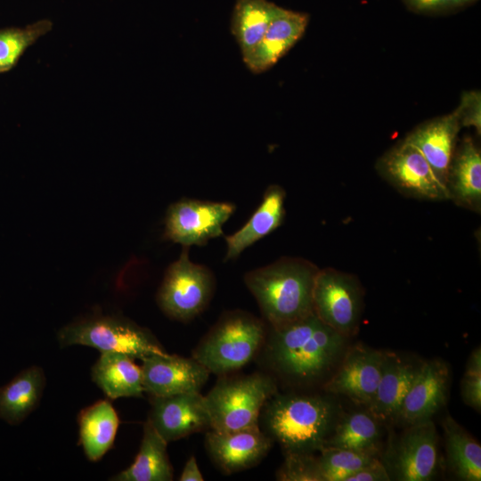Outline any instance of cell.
<instances>
[{"label": "cell", "instance_id": "cell-1", "mask_svg": "<svg viewBox=\"0 0 481 481\" xmlns=\"http://www.w3.org/2000/svg\"><path fill=\"white\" fill-rule=\"evenodd\" d=\"M346 337L314 314L281 327H268L256 360L276 382L307 386L322 379L335 365Z\"/></svg>", "mask_w": 481, "mask_h": 481}, {"label": "cell", "instance_id": "cell-2", "mask_svg": "<svg viewBox=\"0 0 481 481\" xmlns=\"http://www.w3.org/2000/svg\"><path fill=\"white\" fill-rule=\"evenodd\" d=\"M279 390L265 404L259 428L286 452L321 451L338 416L330 395Z\"/></svg>", "mask_w": 481, "mask_h": 481}, {"label": "cell", "instance_id": "cell-3", "mask_svg": "<svg viewBox=\"0 0 481 481\" xmlns=\"http://www.w3.org/2000/svg\"><path fill=\"white\" fill-rule=\"evenodd\" d=\"M319 269L306 258L281 257L245 273L244 283L268 327H281L314 314L313 291Z\"/></svg>", "mask_w": 481, "mask_h": 481}, {"label": "cell", "instance_id": "cell-4", "mask_svg": "<svg viewBox=\"0 0 481 481\" xmlns=\"http://www.w3.org/2000/svg\"><path fill=\"white\" fill-rule=\"evenodd\" d=\"M267 334L262 318L244 310L226 311L194 347L192 356L210 373H233L256 360Z\"/></svg>", "mask_w": 481, "mask_h": 481}, {"label": "cell", "instance_id": "cell-5", "mask_svg": "<svg viewBox=\"0 0 481 481\" xmlns=\"http://www.w3.org/2000/svg\"><path fill=\"white\" fill-rule=\"evenodd\" d=\"M204 395L210 418V429L232 431L259 427L265 404L278 391V383L269 373L219 376Z\"/></svg>", "mask_w": 481, "mask_h": 481}, {"label": "cell", "instance_id": "cell-6", "mask_svg": "<svg viewBox=\"0 0 481 481\" xmlns=\"http://www.w3.org/2000/svg\"><path fill=\"white\" fill-rule=\"evenodd\" d=\"M57 337L62 347L83 345L101 353L118 352L133 358L167 353L149 330L117 316H95L74 322L61 328Z\"/></svg>", "mask_w": 481, "mask_h": 481}, {"label": "cell", "instance_id": "cell-7", "mask_svg": "<svg viewBox=\"0 0 481 481\" xmlns=\"http://www.w3.org/2000/svg\"><path fill=\"white\" fill-rule=\"evenodd\" d=\"M183 247L175 261L167 269L157 294L160 309L170 318L188 322L203 312L212 299L216 281L212 271L189 257Z\"/></svg>", "mask_w": 481, "mask_h": 481}, {"label": "cell", "instance_id": "cell-8", "mask_svg": "<svg viewBox=\"0 0 481 481\" xmlns=\"http://www.w3.org/2000/svg\"><path fill=\"white\" fill-rule=\"evenodd\" d=\"M363 290L358 278L334 268L319 269L313 291L314 314L348 338L358 330Z\"/></svg>", "mask_w": 481, "mask_h": 481}, {"label": "cell", "instance_id": "cell-9", "mask_svg": "<svg viewBox=\"0 0 481 481\" xmlns=\"http://www.w3.org/2000/svg\"><path fill=\"white\" fill-rule=\"evenodd\" d=\"M235 209L228 201L182 198L167 210L164 238L183 247L204 246L224 235L223 225Z\"/></svg>", "mask_w": 481, "mask_h": 481}, {"label": "cell", "instance_id": "cell-10", "mask_svg": "<svg viewBox=\"0 0 481 481\" xmlns=\"http://www.w3.org/2000/svg\"><path fill=\"white\" fill-rule=\"evenodd\" d=\"M397 439L390 443L385 464L391 479L428 481L436 472L438 437L431 420L407 425Z\"/></svg>", "mask_w": 481, "mask_h": 481}, {"label": "cell", "instance_id": "cell-11", "mask_svg": "<svg viewBox=\"0 0 481 481\" xmlns=\"http://www.w3.org/2000/svg\"><path fill=\"white\" fill-rule=\"evenodd\" d=\"M379 171L401 193L420 200L449 199L422 153L406 139L389 151L379 162Z\"/></svg>", "mask_w": 481, "mask_h": 481}, {"label": "cell", "instance_id": "cell-12", "mask_svg": "<svg viewBox=\"0 0 481 481\" xmlns=\"http://www.w3.org/2000/svg\"><path fill=\"white\" fill-rule=\"evenodd\" d=\"M140 360L143 390L151 396L200 391L211 374L192 356L163 353L152 354Z\"/></svg>", "mask_w": 481, "mask_h": 481}, {"label": "cell", "instance_id": "cell-13", "mask_svg": "<svg viewBox=\"0 0 481 481\" xmlns=\"http://www.w3.org/2000/svg\"><path fill=\"white\" fill-rule=\"evenodd\" d=\"M384 356L383 351L354 346L346 353L337 371L323 383L322 390L368 406L381 376Z\"/></svg>", "mask_w": 481, "mask_h": 481}, {"label": "cell", "instance_id": "cell-14", "mask_svg": "<svg viewBox=\"0 0 481 481\" xmlns=\"http://www.w3.org/2000/svg\"><path fill=\"white\" fill-rule=\"evenodd\" d=\"M148 420L167 443L210 429V418L200 391L151 396Z\"/></svg>", "mask_w": 481, "mask_h": 481}, {"label": "cell", "instance_id": "cell-15", "mask_svg": "<svg viewBox=\"0 0 481 481\" xmlns=\"http://www.w3.org/2000/svg\"><path fill=\"white\" fill-rule=\"evenodd\" d=\"M273 441L259 427L232 431H206L205 447L224 475L257 465L270 452Z\"/></svg>", "mask_w": 481, "mask_h": 481}, {"label": "cell", "instance_id": "cell-16", "mask_svg": "<svg viewBox=\"0 0 481 481\" xmlns=\"http://www.w3.org/2000/svg\"><path fill=\"white\" fill-rule=\"evenodd\" d=\"M449 385L450 371L445 362L432 359L421 363L404 398L396 420L411 425L431 420L444 406Z\"/></svg>", "mask_w": 481, "mask_h": 481}, {"label": "cell", "instance_id": "cell-17", "mask_svg": "<svg viewBox=\"0 0 481 481\" xmlns=\"http://www.w3.org/2000/svg\"><path fill=\"white\" fill-rule=\"evenodd\" d=\"M308 21V14L275 4L263 38L244 61L248 69L255 75L270 69L302 37Z\"/></svg>", "mask_w": 481, "mask_h": 481}, {"label": "cell", "instance_id": "cell-18", "mask_svg": "<svg viewBox=\"0 0 481 481\" xmlns=\"http://www.w3.org/2000/svg\"><path fill=\"white\" fill-rule=\"evenodd\" d=\"M285 190L278 184L269 185L257 208L247 223L235 232L224 236V261L237 258L247 248L281 226L285 217Z\"/></svg>", "mask_w": 481, "mask_h": 481}, {"label": "cell", "instance_id": "cell-19", "mask_svg": "<svg viewBox=\"0 0 481 481\" xmlns=\"http://www.w3.org/2000/svg\"><path fill=\"white\" fill-rule=\"evenodd\" d=\"M460 128L454 110L420 126L406 138L422 153L445 187Z\"/></svg>", "mask_w": 481, "mask_h": 481}, {"label": "cell", "instance_id": "cell-20", "mask_svg": "<svg viewBox=\"0 0 481 481\" xmlns=\"http://www.w3.org/2000/svg\"><path fill=\"white\" fill-rule=\"evenodd\" d=\"M418 367L394 353L385 352L381 376L367 410L380 422L396 420Z\"/></svg>", "mask_w": 481, "mask_h": 481}, {"label": "cell", "instance_id": "cell-21", "mask_svg": "<svg viewBox=\"0 0 481 481\" xmlns=\"http://www.w3.org/2000/svg\"><path fill=\"white\" fill-rule=\"evenodd\" d=\"M446 188L456 205L480 212L481 153L470 137L464 138L454 151Z\"/></svg>", "mask_w": 481, "mask_h": 481}, {"label": "cell", "instance_id": "cell-22", "mask_svg": "<svg viewBox=\"0 0 481 481\" xmlns=\"http://www.w3.org/2000/svg\"><path fill=\"white\" fill-rule=\"evenodd\" d=\"M134 359L118 352L101 353L92 367L91 376L108 398L143 396L142 369Z\"/></svg>", "mask_w": 481, "mask_h": 481}, {"label": "cell", "instance_id": "cell-23", "mask_svg": "<svg viewBox=\"0 0 481 481\" xmlns=\"http://www.w3.org/2000/svg\"><path fill=\"white\" fill-rule=\"evenodd\" d=\"M45 386V376L39 366L21 371L0 387V419L11 425L23 421L38 405Z\"/></svg>", "mask_w": 481, "mask_h": 481}, {"label": "cell", "instance_id": "cell-24", "mask_svg": "<svg viewBox=\"0 0 481 481\" xmlns=\"http://www.w3.org/2000/svg\"><path fill=\"white\" fill-rule=\"evenodd\" d=\"M167 442L147 419L143 438L134 462L110 480L114 481H171L174 470L167 452Z\"/></svg>", "mask_w": 481, "mask_h": 481}, {"label": "cell", "instance_id": "cell-25", "mask_svg": "<svg viewBox=\"0 0 481 481\" xmlns=\"http://www.w3.org/2000/svg\"><path fill=\"white\" fill-rule=\"evenodd\" d=\"M79 443L86 458L97 461L112 447L119 425L109 400H100L83 409L77 418Z\"/></svg>", "mask_w": 481, "mask_h": 481}, {"label": "cell", "instance_id": "cell-26", "mask_svg": "<svg viewBox=\"0 0 481 481\" xmlns=\"http://www.w3.org/2000/svg\"><path fill=\"white\" fill-rule=\"evenodd\" d=\"M382 422L368 410L338 416L324 447L379 452Z\"/></svg>", "mask_w": 481, "mask_h": 481}, {"label": "cell", "instance_id": "cell-27", "mask_svg": "<svg viewBox=\"0 0 481 481\" xmlns=\"http://www.w3.org/2000/svg\"><path fill=\"white\" fill-rule=\"evenodd\" d=\"M275 4L268 0H236L231 19V31L243 61L256 50L272 18Z\"/></svg>", "mask_w": 481, "mask_h": 481}, {"label": "cell", "instance_id": "cell-28", "mask_svg": "<svg viewBox=\"0 0 481 481\" xmlns=\"http://www.w3.org/2000/svg\"><path fill=\"white\" fill-rule=\"evenodd\" d=\"M445 452L454 475L464 481L481 480V446L451 415L443 420Z\"/></svg>", "mask_w": 481, "mask_h": 481}, {"label": "cell", "instance_id": "cell-29", "mask_svg": "<svg viewBox=\"0 0 481 481\" xmlns=\"http://www.w3.org/2000/svg\"><path fill=\"white\" fill-rule=\"evenodd\" d=\"M317 456L322 481H346L363 467L379 458V452L323 447Z\"/></svg>", "mask_w": 481, "mask_h": 481}, {"label": "cell", "instance_id": "cell-30", "mask_svg": "<svg viewBox=\"0 0 481 481\" xmlns=\"http://www.w3.org/2000/svg\"><path fill=\"white\" fill-rule=\"evenodd\" d=\"M53 28L49 20H40L25 28L0 30V73L12 69L25 51Z\"/></svg>", "mask_w": 481, "mask_h": 481}, {"label": "cell", "instance_id": "cell-31", "mask_svg": "<svg viewBox=\"0 0 481 481\" xmlns=\"http://www.w3.org/2000/svg\"><path fill=\"white\" fill-rule=\"evenodd\" d=\"M275 477L281 481H322L314 453L286 452Z\"/></svg>", "mask_w": 481, "mask_h": 481}, {"label": "cell", "instance_id": "cell-32", "mask_svg": "<svg viewBox=\"0 0 481 481\" xmlns=\"http://www.w3.org/2000/svg\"><path fill=\"white\" fill-rule=\"evenodd\" d=\"M463 402L480 412L481 410V349L476 347L469 356L461 383Z\"/></svg>", "mask_w": 481, "mask_h": 481}, {"label": "cell", "instance_id": "cell-33", "mask_svg": "<svg viewBox=\"0 0 481 481\" xmlns=\"http://www.w3.org/2000/svg\"><path fill=\"white\" fill-rule=\"evenodd\" d=\"M461 126H473L481 131V96L477 91L465 93L459 107L455 110Z\"/></svg>", "mask_w": 481, "mask_h": 481}, {"label": "cell", "instance_id": "cell-34", "mask_svg": "<svg viewBox=\"0 0 481 481\" xmlns=\"http://www.w3.org/2000/svg\"><path fill=\"white\" fill-rule=\"evenodd\" d=\"M390 475L379 458L363 467L347 478L346 481H389Z\"/></svg>", "mask_w": 481, "mask_h": 481}, {"label": "cell", "instance_id": "cell-35", "mask_svg": "<svg viewBox=\"0 0 481 481\" xmlns=\"http://www.w3.org/2000/svg\"><path fill=\"white\" fill-rule=\"evenodd\" d=\"M407 5L418 12H436L453 9L477 0H404Z\"/></svg>", "mask_w": 481, "mask_h": 481}, {"label": "cell", "instance_id": "cell-36", "mask_svg": "<svg viewBox=\"0 0 481 481\" xmlns=\"http://www.w3.org/2000/svg\"><path fill=\"white\" fill-rule=\"evenodd\" d=\"M180 481H203L204 477L199 469L195 456H191L185 462L178 478Z\"/></svg>", "mask_w": 481, "mask_h": 481}]
</instances>
